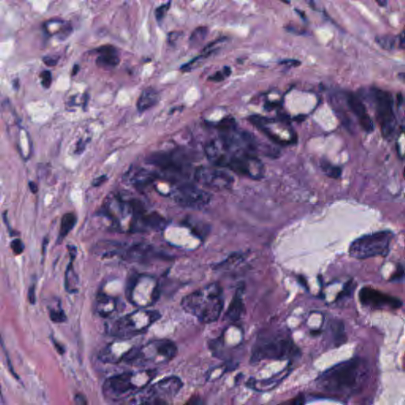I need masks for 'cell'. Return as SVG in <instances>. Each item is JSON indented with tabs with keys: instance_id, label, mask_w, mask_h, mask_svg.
Returning <instances> with one entry per match:
<instances>
[{
	"instance_id": "f546056e",
	"label": "cell",
	"mask_w": 405,
	"mask_h": 405,
	"mask_svg": "<svg viewBox=\"0 0 405 405\" xmlns=\"http://www.w3.org/2000/svg\"><path fill=\"white\" fill-rule=\"evenodd\" d=\"M305 404V397L304 395L303 394H299L297 396H295L293 399H290L285 403H282L281 405H304Z\"/></svg>"
},
{
	"instance_id": "277c9868",
	"label": "cell",
	"mask_w": 405,
	"mask_h": 405,
	"mask_svg": "<svg viewBox=\"0 0 405 405\" xmlns=\"http://www.w3.org/2000/svg\"><path fill=\"white\" fill-rule=\"evenodd\" d=\"M177 354L178 347L171 340H153L138 348L129 350L122 361L140 370H150L170 362Z\"/></svg>"
},
{
	"instance_id": "cb8c5ba5",
	"label": "cell",
	"mask_w": 405,
	"mask_h": 405,
	"mask_svg": "<svg viewBox=\"0 0 405 405\" xmlns=\"http://www.w3.org/2000/svg\"><path fill=\"white\" fill-rule=\"evenodd\" d=\"M231 73V68L226 66L222 68V71H217L216 73L211 75L209 78V80L212 81V82H220L230 76Z\"/></svg>"
},
{
	"instance_id": "484cf974",
	"label": "cell",
	"mask_w": 405,
	"mask_h": 405,
	"mask_svg": "<svg viewBox=\"0 0 405 405\" xmlns=\"http://www.w3.org/2000/svg\"><path fill=\"white\" fill-rule=\"evenodd\" d=\"M170 4H171L170 2L163 4V5H161L157 9L155 10V17H156V19H157L159 23H161L164 19L166 13L170 9Z\"/></svg>"
},
{
	"instance_id": "7c38bea8",
	"label": "cell",
	"mask_w": 405,
	"mask_h": 405,
	"mask_svg": "<svg viewBox=\"0 0 405 405\" xmlns=\"http://www.w3.org/2000/svg\"><path fill=\"white\" fill-rule=\"evenodd\" d=\"M177 203L185 207L202 209L210 204L211 195L192 184L185 183L178 186L173 193Z\"/></svg>"
},
{
	"instance_id": "836d02e7",
	"label": "cell",
	"mask_w": 405,
	"mask_h": 405,
	"mask_svg": "<svg viewBox=\"0 0 405 405\" xmlns=\"http://www.w3.org/2000/svg\"><path fill=\"white\" fill-rule=\"evenodd\" d=\"M353 289V286H352V282L351 281H349V282L347 283L346 284L345 287H344V291L340 294V297H344V296H348V295H351V292H352Z\"/></svg>"
},
{
	"instance_id": "f1b7e54d",
	"label": "cell",
	"mask_w": 405,
	"mask_h": 405,
	"mask_svg": "<svg viewBox=\"0 0 405 405\" xmlns=\"http://www.w3.org/2000/svg\"><path fill=\"white\" fill-rule=\"evenodd\" d=\"M405 277V270L401 265H398L396 272L393 273L392 277H391V281L393 282H398V281H401Z\"/></svg>"
},
{
	"instance_id": "60d3db41",
	"label": "cell",
	"mask_w": 405,
	"mask_h": 405,
	"mask_svg": "<svg viewBox=\"0 0 405 405\" xmlns=\"http://www.w3.org/2000/svg\"><path fill=\"white\" fill-rule=\"evenodd\" d=\"M53 340V344H54L55 347H56V349L57 350V351H58L60 354H61V355L64 354V352H65V351H64V347H63V346L60 345L58 342L55 341L54 340Z\"/></svg>"
},
{
	"instance_id": "1f68e13d",
	"label": "cell",
	"mask_w": 405,
	"mask_h": 405,
	"mask_svg": "<svg viewBox=\"0 0 405 405\" xmlns=\"http://www.w3.org/2000/svg\"><path fill=\"white\" fill-rule=\"evenodd\" d=\"M184 405H204V401L199 396H193Z\"/></svg>"
},
{
	"instance_id": "d6986e66",
	"label": "cell",
	"mask_w": 405,
	"mask_h": 405,
	"mask_svg": "<svg viewBox=\"0 0 405 405\" xmlns=\"http://www.w3.org/2000/svg\"><path fill=\"white\" fill-rule=\"evenodd\" d=\"M77 219L74 213H66L63 216L60 223V235H59V242L65 238L66 236L72 230L76 224Z\"/></svg>"
},
{
	"instance_id": "74e56055",
	"label": "cell",
	"mask_w": 405,
	"mask_h": 405,
	"mask_svg": "<svg viewBox=\"0 0 405 405\" xmlns=\"http://www.w3.org/2000/svg\"><path fill=\"white\" fill-rule=\"evenodd\" d=\"M280 64H284V65L292 66V67H297L300 65L301 63L298 60H285L280 62Z\"/></svg>"
},
{
	"instance_id": "3957f363",
	"label": "cell",
	"mask_w": 405,
	"mask_h": 405,
	"mask_svg": "<svg viewBox=\"0 0 405 405\" xmlns=\"http://www.w3.org/2000/svg\"><path fill=\"white\" fill-rule=\"evenodd\" d=\"M156 369L125 372L106 379L102 392L106 399L120 401L129 399L148 388L157 376Z\"/></svg>"
},
{
	"instance_id": "2e32d148",
	"label": "cell",
	"mask_w": 405,
	"mask_h": 405,
	"mask_svg": "<svg viewBox=\"0 0 405 405\" xmlns=\"http://www.w3.org/2000/svg\"><path fill=\"white\" fill-rule=\"evenodd\" d=\"M243 294H244V288H239L237 290L235 295L225 315L226 321L235 322L241 318V316L244 313V309H245L244 302H243Z\"/></svg>"
},
{
	"instance_id": "9a60e30c",
	"label": "cell",
	"mask_w": 405,
	"mask_h": 405,
	"mask_svg": "<svg viewBox=\"0 0 405 405\" xmlns=\"http://www.w3.org/2000/svg\"><path fill=\"white\" fill-rule=\"evenodd\" d=\"M98 53L96 64L97 66L105 69H111L120 63V57L116 48L112 45H103L97 49Z\"/></svg>"
},
{
	"instance_id": "8992f818",
	"label": "cell",
	"mask_w": 405,
	"mask_h": 405,
	"mask_svg": "<svg viewBox=\"0 0 405 405\" xmlns=\"http://www.w3.org/2000/svg\"><path fill=\"white\" fill-rule=\"evenodd\" d=\"M299 347L291 337L284 335L259 338L252 348L250 362L258 363L263 360H284L299 355Z\"/></svg>"
},
{
	"instance_id": "7a4b0ae2",
	"label": "cell",
	"mask_w": 405,
	"mask_h": 405,
	"mask_svg": "<svg viewBox=\"0 0 405 405\" xmlns=\"http://www.w3.org/2000/svg\"><path fill=\"white\" fill-rule=\"evenodd\" d=\"M181 306L185 312L195 316L202 323L215 322L224 306L222 288L218 284L206 286L185 296Z\"/></svg>"
},
{
	"instance_id": "83f0119b",
	"label": "cell",
	"mask_w": 405,
	"mask_h": 405,
	"mask_svg": "<svg viewBox=\"0 0 405 405\" xmlns=\"http://www.w3.org/2000/svg\"><path fill=\"white\" fill-rule=\"evenodd\" d=\"M11 247H12V250H13V252H15L16 255H20V254L23 253V251H24L25 246L24 245H23V241H21L19 238L14 239L13 241H12Z\"/></svg>"
},
{
	"instance_id": "d590c367",
	"label": "cell",
	"mask_w": 405,
	"mask_h": 405,
	"mask_svg": "<svg viewBox=\"0 0 405 405\" xmlns=\"http://www.w3.org/2000/svg\"><path fill=\"white\" fill-rule=\"evenodd\" d=\"M107 181V177L105 175L100 176L98 178H96L94 179V181H93V186L94 187H98L100 185H102L103 183H105V181Z\"/></svg>"
},
{
	"instance_id": "ee69618b",
	"label": "cell",
	"mask_w": 405,
	"mask_h": 405,
	"mask_svg": "<svg viewBox=\"0 0 405 405\" xmlns=\"http://www.w3.org/2000/svg\"><path fill=\"white\" fill-rule=\"evenodd\" d=\"M377 3L381 7H385L387 5L386 1H377Z\"/></svg>"
},
{
	"instance_id": "4316f807",
	"label": "cell",
	"mask_w": 405,
	"mask_h": 405,
	"mask_svg": "<svg viewBox=\"0 0 405 405\" xmlns=\"http://www.w3.org/2000/svg\"><path fill=\"white\" fill-rule=\"evenodd\" d=\"M40 78H41V84H42L43 87H45V89H49L51 86V84H52V80H53L52 73H51L50 71H42L41 75H40Z\"/></svg>"
},
{
	"instance_id": "603a6c76",
	"label": "cell",
	"mask_w": 405,
	"mask_h": 405,
	"mask_svg": "<svg viewBox=\"0 0 405 405\" xmlns=\"http://www.w3.org/2000/svg\"><path fill=\"white\" fill-rule=\"evenodd\" d=\"M376 42L381 46L383 49L390 51L394 48L395 39L392 36H380L376 38Z\"/></svg>"
},
{
	"instance_id": "5b68a950",
	"label": "cell",
	"mask_w": 405,
	"mask_h": 405,
	"mask_svg": "<svg viewBox=\"0 0 405 405\" xmlns=\"http://www.w3.org/2000/svg\"><path fill=\"white\" fill-rule=\"evenodd\" d=\"M362 362L359 359H351L341 362L324 372L318 380V385L330 393L350 392L361 381Z\"/></svg>"
},
{
	"instance_id": "8fae6325",
	"label": "cell",
	"mask_w": 405,
	"mask_h": 405,
	"mask_svg": "<svg viewBox=\"0 0 405 405\" xmlns=\"http://www.w3.org/2000/svg\"><path fill=\"white\" fill-rule=\"evenodd\" d=\"M194 179L203 186L222 191L230 189L234 182L233 176L220 167L201 166L197 167L194 172Z\"/></svg>"
},
{
	"instance_id": "f35d334b",
	"label": "cell",
	"mask_w": 405,
	"mask_h": 405,
	"mask_svg": "<svg viewBox=\"0 0 405 405\" xmlns=\"http://www.w3.org/2000/svg\"><path fill=\"white\" fill-rule=\"evenodd\" d=\"M399 49H405V30L402 31L401 34H399Z\"/></svg>"
},
{
	"instance_id": "d6a6232c",
	"label": "cell",
	"mask_w": 405,
	"mask_h": 405,
	"mask_svg": "<svg viewBox=\"0 0 405 405\" xmlns=\"http://www.w3.org/2000/svg\"><path fill=\"white\" fill-rule=\"evenodd\" d=\"M74 400H75V405H88L86 397L81 393L75 394Z\"/></svg>"
},
{
	"instance_id": "ba28073f",
	"label": "cell",
	"mask_w": 405,
	"mask_h": 405,
	"mask_svg": "<svg viewBox=\"0 0 405 405\" xmlns=\"http://www.w3.org/2000/svg\"><path fill=\"white\" fill-rule=\"evenodd\" d=\"M181 389V383L177 377H165L130 397L132 399L129 405H170V399Z\"/></svg>"
},
{
	"instance_id": "6da1fadb",
	"label": "cell",
	"mask_w": 405,
	"mask_h": 405,
	"mask_svg": "<svg viewBox=\"0 0 405 405\" xmlns=\"http://www.w3.org/2000/svg\"><path fill=\"white\" fill-rule=\"evenodd\" d=\"M204 151L208 161L215 166L229 169L251 179H261L264 175V166L256 154L241 147L219 138L208 143Z\"/></svg>"
},
{
	"instance_id": "d4e9b609",
	"label": "cell",
	"mask_w": 405,
	"mask_h": 405,
	"mask_svg": "<svg viewBox=\"0 0 405 405\" xmlns=\"http://www.w3.org/2000/svg\"><path fill=\"white\" fill-rule=\"evenodd\" d=\"M51 321L55 323H63L67 321V316L64 310H51L49 313Z\"/></svg>"
},
{
	"instance_id": "9c48e42d",
	"label": "cell",
	"mask_w": 405,
	"mask_h": 405,
	"mask_svg": "<svg viewBox=\"0 0 405 405\" xmlns=\"http://www.w3.org/2000/svg\"><path fill=\"white\" fill-rule=\"evenodd\" d=\"M160 318L157 311L132 313L114 321L108 333L118 338H130L146 332Z\"/></svg>"
},
{
	"instance_id": "4fadbf2b",
	"label": "cell",
	"mask_w": 405,
	"mask_h": 405,
	"mask_svg": "<svg viewBox=\"0 0 405 405\" xmlns=\"http://www.w3.org/2000/svg\"><path fill=\"white\" fill-rule=\"evenodd\" d=\"M359 298L363 306L373 309H399L403 305L401 300L397 298L381 293L369 287H364L361 289Z\"/></svg>"
},
{
	"instance_id": "7402d4cb",
	"label": "cell",
	"mask_w": 405,
	"mask_h": 405,
	"mask_svg": "<svg viewBox=\"0 0 405 405\" xmlns=\"http://www.w3.org/2000/svg\"><path fill=\"white\" fill-rule=\"evenodd\" d=\"M321 168L328 177L333 178V179H338L342 174V170L340 167L333 166V165L329 163L328 161H321Z\"/></svg>"
},
{
	"instance_id": "e0dca14e",
	"label": "cell",
	"mask_w": 405,
	"mask_h": 405,
	"mask_svg": "<svg viewBox=\"0 0 405 405\" xmlns=\"http://www.w3.org/2000/svg\"><path fill=\"white\" fill-rule=\"evenodd\" d=\"M160 96L157 90L152 87L146 88L143 90L139 97L137 101V109L139 112L142 113L157 105Z\"/></svg>"
},
{
	"instance_id": "ab89813d",
	"label": "cell",
	"mask_w": 405,
	"mask_h": 405,
	"mask_svg": "<svg viewBox=\"0 0 405 405\" xmlns=\"http://www.w3.org/2000/svg\"><path fill=\"white\" fill-rule=\"evenodd\" d=\"M181 34L180 33H172L169 35V41L170 44L175 43V41L178 40Z\"/></svg>"
},
{
	"instance_id": "ac0fdd59",
	"label": "cell",
	"mask_w": 405,
	"mask_h": 405,
	"mask_svg": "<svg viewBox=\"0 0 405 405\" xmlns=\"http://www.w3.org/2000/svg\"><path fill=\"white\" fill-rule=\"evenodd\" d=\"M137 224H140L143 228H151L153 230H160L166 226V220L156 212L145 214L137 219Z\"/></svg>"
},
{
	"instance_id": "e575fe53",
	"label": "cell",
	"mask_w": 405,
	"mask_h": 405,
	"mask_svg": "<svg viewBox=\"0 0 405 405\" xmlns=\"http://www.w3.org/2000/svg\"><path fill=\"white\" fill-rule=\"evenodd\" d=\"M28 298L29 300H30V303H31V304H35L36 295L35 287H34V286L30 287V290H29Z\"/></svg>"
},
{
	"instance_id": "5bb4252c",
	"label": "cell",
	"mask_w": 405,
	"mask_h": 405,
	"mask_svg": "<svg viewBox=\"0 0 405 405\" xmlns=\"http://www.w3.org/2000/svg\"><path fill=\"white\" fill-rule=\"evenodd\" d=\"M346 97L347 105L351 112L355 114L362 128L366 132L371 133L374 130V124L363 102L358 96L352 93H347Z\"/></svg>"
},
{
	"instance_id": "30bf717a",
	"label": "cell",
	"mask_w": 405,
	"mask_h": 405,
	"mask_svg": "<svg viewBox=\"0 0 405 405\" xmlns=\"http://www.w3.org/2000/svg\"><path fill=\"white\" fill-rule=\"evenodd\" d=\"M371 96L375 106L376 117L385 139L393 133L396 119L393 112V99L389 92L378 88H372Z\"/></svg>"
},
{
	"instance_id": "ffe728a7",
	"label": "cell",
	"mask_w": 405,
	"mask_h": 405,
	"mask_svg": "<svg viewBox=\"0 0 405 405\" xmlns=\"http://www.w3.org/2000/svg\"><path fill=\"white\" fill-rule=\"evenodd\" d=\"M331 329L334 337L335 343L337 345H340L346 341V335L343 322L340 321H333L331 325Z\"/></svg>"
},
{
	"instance_id": "4dcf8cb0",
	"label": "cell",
	"mask_w": 405,
	"mask_h": 405,
	"mask_svg": "<svg viewBox=\"0 0 405 405\" xmlns=\"http://www.w3.org/2000/svg\"><path fill=\"white\" fill-rule=\"evenodd\" d=\"M59 57L58 56H44L43 61L47 66L49 67H53L56 66L58 63Z\"/></svg>"
},
{
	"instance_id": "8d00e7d4",
	"label": "cell",
	"mask_w": 405,
	"mask_h": 405,
	"mask_svg": "<svg viewBox=\"0 0 405 405\" xmlns=\"http://www.w3.org/2000/svg\"><path fill=\"white\" fill-rule=\"evenodd\" d=\"M85 148H86V144H85L82 140H79V142L77 143L76 149H75V154L77 155H80L82 152H84Z\"/></svg>"
},
{
	"instance_id": "44dd1931",
	"label": "cell",
	"mask_w": 405,
	"mask_h": 405,
	"mask_svg": "<svg viewBox=\"0 0 405 405\" xmlns=\"http://www.w3.org/2000/svg\"><path fill=\"white\" fill-rule=\"evenodd\" d=\"M208 34V29L206 27H200L193 31L189 38V44L191 47L196 48L203 43Z\"/></svg>"
},
{
	"instance_id": "7bdbcfd3",
	"label": "cell",
	"mask_w": 405,
	"mask_h": 405,
	"mask_svg": "<svg viewBox=\"0 0 405 405\" xmlns=\"http://www.w3.org/2000/svg\"><path fill=\"white\" fill-rule=\"evenodd\" d=\"M79 66L78 65V64H75V66H74L73 67V69H72V73H71L72 76L77 75V74H78V72H79Z\"/></svg>"
},
{
	"instance_id": "b9f144b4",
	"label": "cell",
	"mask_w": 405,
	"mask_h": 405,
	"mask_svg": "<svg viewBox=\"0 0 405 405\" xmlns=\"http://www.w3.org/2000/svg\"><path fill=\"white\" fill-rule=\"evenodd\" d=\"M29 186H30V190H31V192H32L34 194H36V193H38V187L34 182L30 181V183H29Z\"/></svg>"
},
{
	"instance_id": "52a82bcc",
	"label": "cell",
	"mask_w": 405,
	"mask_h": 405,
	"mask_svg": "<svg viewBox=\"0 0 405 405\" xmlns=\"http://www.w3.org/2000/svg\"><path fill=\"white\" fill-rule=\"evenodd\" d=\"M393 233L389 230L375 232L357 238L349 247V254L355 259L386 256Z\"/></svg>"
}]
</instances>
